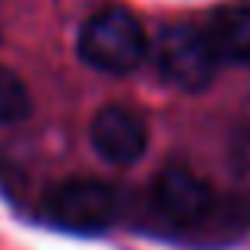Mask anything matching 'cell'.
Segmentation results:
<instances>
[{"label": "cell", "mask_w": 250, "mask_h": 250, "mask_svg": "<svg viewBox=\"0 0 250 250\" xmlns=\"http://www.w3.org/2000/svg\"><path fill=\"white\" fill-rule=\"evenodd\" d=\"M117 212H121V193L98 177H70L44 193L48 222L73 234L108 231Z\"/></svg>", "instance_id": "obj_2"}, {"label": "cell", "mask_w": 250, "mask_h": 250, "mask_svg": "<svg viewBox=\"0 0 250 250\" xmlns=\"http://www.w3.org/2000/svg\"><path fill=\"white\" fill-rule=\"evenodd\" d=\"M203 32H206V42L219 67L222 63H234V67L250 63V0L215 6L203 22Z\"/></svg>", "instance_id": "obj_6"}, {"label": "cell", "mask_w": 250, "mask_h": 250, "mask_svg": "<svg viewBox=\"0 0 250 250\" xmlns=\"http://www.w3.org/2000/svg\"><path fill=\"white\" fill-rule=\"evenodd\" d=\"M76 51H80V61L98 73L127 76L146 63L149 35L130 10L104 6L80 25Z\"/></svg>", "instance_id": "obj_1"}, {"label": "cell", "mask_w": 250, "mask_h": 250, "mask_svg": "<svg viewBox=\"0 0 250 250\" xmlns=\"http://www.w3.org/2000/svg\"><path fill=\"white\" fill-rule=\"evenodd\" d=\"M89 140L108 165H133L149 146V124L130 104H104L89 124Z\"/></svg>", "instance_id": "obj_5"}, {"label": "cell", "mask_w": 250, "mask_h": 250, "mask_svg": "<svg viewBox=\"0 0 250 250\" xmlns=\"http://www.w3.org/2000/svg\"><path fill=\"white\" fill-rule=\"evenodd\" d=\"M149 54L155 61L159 76L181 92H203L219 70V61L206 42V32L203 25L193 22L165 25L159 38L149 44Z\"/></svg>", "instance_id": "obj_3"}, {"label": "cell", "mask_w": 250, "mask_h": 250, "mask_svg": "<svg viewBox=\"0 0 250 250\" xmlns=\"http://www.w3.org/2000/svg\"><path fill=\"white\" fill-rule=\"evenodd\" d=\"M32 111L29 85L19 80L6 63H0V127L19 124Z\"/></svg>", "instance_id": "obj_7"}, {"label": "cell", "mask_w": 250, "mask_h": 250, "mask_svg": "<svg viewBox=\"0 0 250 250\" xmlns=\"http://www.w3.org/2000/svg\"><path fill=\"white\" fill-rule=\"evenodd\" d=\"M152 206L168 225L200 228L219 209V193L190 168L171 165L152 181Z\"/></svg>", "instance_id": "obj_4"}]
</instances>
